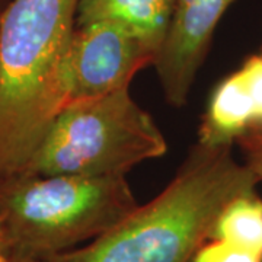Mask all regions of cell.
Returning <instances> with one entry per match:
<instances>
[{
    "mask_svg": "<svg viewBox=\"0 0 262 262\" xmlns=\"http://www.w3.org/2000/svg\"><path fill=\"white\" fill-rule=\"evenodd\" d=\"M192 262H262V259L255 253L223 241L208 239L200 246Z\"/></svg>",
    "mask_w": 262,
    "mask_h": 262,
    "instance_id": "obj_10",
    "label": "cell"
},
{
    "mask_svg": "<svg viewBox=\"0 0 262 262\" xmlns=\"http://www.w3.org/2000/svg\"><path fill=\"white\" fill-rule=\"evenodd\" d=\"M79 0H10L0 20V182L19 173L66 105Z\"/></svg>",
    "mask_w": 262,
    "mask_h": 262,
    "instance_id": "obj_2",
    "label": "cell"
},
{
    "mask_svg": "<svg viewBox=\"0 0 262 262\" xmlns=\"http://www.w3.org/2000/svg\"><path fill=\"white\" fill-rule=\"evenodd\" d=\"M6 262H47V261H38V259H27V258H15V256H12V258L8 259Z\"/></svg>",
    "mask_w": 262,
    "mask_h": 262,
    "instance_id": "obj_13",
    "label": "cell"
},
{
    "mask_svg": "<svg viewBox=\"0 0 262 262\" xmlns=\"http://www.w3.org/2000/svg\"><path fill=\"white\" fill-rule=\"evenodd\" d=\"M10 0H0V20H2V16H3V12L6 9V6L9 5Z\"/></svg>",
    "mask_w": 262,
    "mask_h": 262,
    "instance_id": "obj_14",
    "label": "cell"
},
{
    "mask_svg": "<svg viewBox=\"0 0 262 262\" xmlns=\"http://www.w3.org/2000/svg\"><path fill=\"white\" fill-rule=\"evenodd\" d=\"M234 0H177L168 32L155 60L163 95L172 106L188 101L215 28Z\"/></svg>",
    "mask_w": 262,
    "mask_h": 262,
    "instance_id": "obj_6",
    "label": "cell"
},
{
    "mask_svg": "<svg viewBox=\"0 0 262 262\" xmlns=\"http://www.w3.org/2000/svg\"><path fill=\"white\" fill-rule=\"evenodd\" d=\"M234 146L242 155V162L252 170L262 182V127L251 128L244 133Z\"/></svg>",
    "mask_w": 262,
    "mask_h": 262,
    "instance_id": "obj_11",
    "label": "cell"
},
{
    "mask_svg": "<svg viewBox=\"0 0 262 262\" xmlns=\"http://www.w3.org/2000/svg\"><path fill=\"white\" fill-rule=\"evenodd\" d=\"M12 258V248L6 230L0 222V262H6Z\"/></svg>",
    "mask_w": 262,
    "mask_h": 262,
    "instance_id": "obj_12",
    "label": "cell"
},
{
    "mask_svg": "<svg viewBox=\"0 0 262 262\" xmlns=\"http://www.w3.org/2000/svg\"><path fill=\"white\" fill-rule=\"evenodd\" d=\"M177 0H79L77 25L114 20L134 32L158 56Z\"/></svg>",
    "mask_w": 262,
    "mask_h": 262,
    "instance_id": "obj_8",
    "label": "cell"
},
{
    "mask_svg": "<svg viewBox=\"0 0 262 262\" xmlns=\"http://www.w3.org/2000/svg\"><path fill=\"white\" fill-rule=\"evenodd\" d=\"M139 206L125 177L18 173L0 182L12 256L48 261L94 242Z\"/></svg>",
    "mask_w": 262,
    "mask_h": 262,
    "instance_id": "obj_3",
    "label": "cell"
},
{
    "mask_svg": "<svg viewBox=\"0 0 262 262\" xmlns=\"http://www.w3.org/2000/svg\"><path fill=\"white\" fill-rule=\"evenodd\" d=\"M211 239L249 251L262 259V198L258 191L236 196L222 210Z\"/></svg>",
    "mask_w": 262,
    "mask_h": 262,
    "instance_id": "obj_9",
    "label": "cell"
},
{
    "mask_svg": "<svg viewBox=\"0 0 262 262\" xmlns=\"http://www.w3.org/2000/svg\"><path fill=\"white\" fill-rule=\"evenodd\" d=\"M155 60L156 53L118 22L76 25L66 64V105L128 89Z\"/></svg>",
    "mask_w": 262,
    "mask_h": 262,
    "instance_id": "obj_5",
    "label": "cell"
},
{
    "mask_svg": "<svg viewBox=\"0 0 262 262\" xmlns=\"http://www.w3.org/2000/svg\"><path fill=\"white\" fill-rule=\"evenodd\" d=\"M262 127V47L211 91L196 143L233 147L251 128Z\"/></svg>",
    "mask_w": 262,
    "mask_h": 262,
    "instance_id": "obj_7",
    "label": "cell"
},
{
    "mask_svg": "<svg viewBox=\"0 0 262 262\" xmlns=\"http://www.w3.org/2000/svg\"><path fill=\"white\" fill-rule=\"evenodd\" d=\"M166 151L163 133L128 88L67 103L19 173L127 177L136 165Z\"/></svg>",
    "mask_w": 262,
    "mask_h": 262,
    "instance_id": "obj_4",
    "label": "cell"
},
{
    "mask_svg": "<svg viewBox=\"0 0 262 262\" xmlns=\"http://www.w3.org/2000/svg\"><path fill=\"white\" fill-rule=\"evenodd\" d=\"M232 149L196 143L159 195L94 242L47 262H192L222 210L261 182Z\"/></svg>",
    "mask_w": 262,
    "mask_h": 262,
    "instance_id": "obj_1",
    "label": "cell"
}]
</instances>
